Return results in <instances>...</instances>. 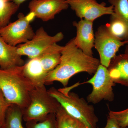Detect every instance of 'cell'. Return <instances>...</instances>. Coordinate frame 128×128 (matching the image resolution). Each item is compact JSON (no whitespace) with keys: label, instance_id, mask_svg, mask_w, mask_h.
I'll return each instance as SVG.
<instances>
[{"label":"cell","instance_id":"1","mask_svg":"<svg viewBox=\"0 0 128 128\" xmlns=\"http://www.w3.org/2000/svg\"><path fill=\"white\" fill-rule=\"evenodd\" d=\"M100 64V60L86 54L77 48L73 38L64 46L60 64L48 74L44 85L58 81L66 86L73 76L80 72L91 75L96 73Z\"/></svg>","mask_w":128,"mask_h":128},{"label":"cell","instance_id":"2","mask_svg":"<svg viewBox=\"0 0 128 128\" xmlns=\"http://www.w3.org/2000/svg\"><path fill=\"white\" fill-rule=\"evenodd\" d=\"M23 66L8 70L0 69V89L8 102L22 110L30 102V94L35 87L23 73Z\"/></svg>","mask_w":128,"mask_h":128},{"label":"cell","instance_id":"3","mask_svg":"<svg viewBox=\"0 0 128 128\" xmlns=\"http://www.w3.org/2000/svg\"><path fill=\"white\" fill-rule=\"evenodd\" d=\"M48 91L70 115L82 121L87 128H97L98 119L94 108L84 98L66 88L57 89L52 87Z\"/></svg>","mask_w":128,"mask_h":128},{"label":"cell","instance_id":"4","mask_svg":"<svg viewBox=\"0 0 128 128\" xmlns=\"http://www.w3.org/2000/svg\"><path fill=\"white\" fill-rule=\"evenodd\" d=\"M61 105L51 96L45 85L36 86L30 94V102L22 110L23 120L25 122H38L44 119L48 114L55 113Z\"/></svg>","mask_w":128,"mask_h":128},{"label":"cell","instance_id":"5","mask_svg":"<svg viewBox=\"0 0 128 128\" xmlns=\"http://www.w3.org/2000/svg\"><path fill=\"white\" fill-rule=\"evenodd\" d=\"M35 18L34 14L30 12L26 16L19 13L16 20L0 28V36L11 46H16L25 43L31 40L35 34L30 25Z\"/></svg>","mask_w":128,"mask_h":128},{"label":"cell","instance_id":"6","mask_svg":"<svg viewBox=\"0 0 128 128\" xmlns=\"http://www.w3.org/2000/svg\"><path fill=\"white\" fill-rule=\"evenodd\" d=\"M84 83H89L92 86V91L86 98L89 103L96 104L103 100L110 102L114 100L113 87L116 84L105 66L100 64L92 78Z\"/></svg>","mask_w":128,"mask_h":128},{"label":"cell","instance_id":"7","mask_svg":"<svg viewBox=\"0 0 128 128\" xmlns=\"http://www.w3.org/2000/svg\"><path fill=\"white\" fill-rule=\"evenodd\" d=\"M128 42L117 38L109 31L106 25L99 26L95 34L94 48L99 54L101 64L108 68L119 49Z\"/></svg>","mask_w":128,"mask_h":128},{"label":"cell","instance_id":"8","mask_svg":"<svg viewBox=\"0 0 128 128\" xmlns=\"http://www.w3.org/2000/svg\"><path fill=\"white\" fill-rule=\"evenodd\" d=\"M64 38V34L62 32H59L54 36H50L41 27L36 30L31 40L16 46L18 51L22 56H26L30 59L34 58L47 48L57 44Z\"/></svg>","mask_w":128,"mask_h":128},{"label":"cell","instance_id":"9","mask_svg":"<svg viewBox=\"0 0 128 128\" xmlns=\"http://www.w3.org/2000/svg\"><path fill=\"white\" fill-rule=\"evenodd\" d=\"M76 15L80 19L94 21L105 15L114 14L113 6H106L104 2L98 3L96 0H66Z\"/></svg>","mask_w":128,"mask_h":128},{"label":"cell","instance_id":"10","mask_svg":"<svg viewBox=\"0 0 128 128\" xmlns=\"http://www.w3.org/2000/svg\"><path fill=\"white\" fill-rule=\"evenodd\" d=\"M69 6L66 0H32L28 8L35 17L47 22L52 20L56 15L66 10Z\"/></svg>","mask_w":128,"mask_h":128},{"label":"cell","instance_id":"11","mask_svg":"<svg viewBox=\"0 0 128 128\" xmlns=\"http://www.w3.org/2000/svg\"><path fill=\"white\" fill-rule=\"evenodd\" d=\"M73 24L76 29V36L74 38L76 46L86 54L92 57L95 42L93 22L82 19L78 22H73Z\"/></svg>","mask_w":128,"mask_h":128},{"label":"cell","instance_id":"12","mask_svg":"<svg viewBox=\"0 0 128 128\" xmlns=\"http://www.w3.org/2000/svg\"><path fill=\"white\" fill-rule=\"evenodd\" d=\"M108 69L115 84L128 88V54L116 55L111 60Z\"/></svg>","mask_w":128,"mask_h":128},{"label":"cell","instance_id":"13","mask_svg":"<svg viewBox=\"0 0 128 128\" xmlns=\"http://www.w3.org/2000/svg\"><path fill=\"white\" fill-rule=\"evenodd\" d=\"M16 46L10 45L0 36V69L6 70L25 64Z\"/></svg>","mask_w":128,"mask_h":128},{"label":"cell","instance_id":"14","mask_svg":"<svg viewBox=\"0 0 128 128\" xmlns=\"http://www.w3.org/2000/svg\"><path fill=\"white\" fill-rule=\"evenodd\" d=\"M23 73L35 87L45 85V80L48 74L37 57L24 65Z\"/></svg>","mask_w":128,"mask_h":128},{"label":"cell","instance_id":"15","mask_svg":"<svg viewBox=\"0 0 128 128\" xmlns=\"http://www.w3.org/2000/svg\"><path fill=\"white\" fill-rule=\"evenodd\" d=\"M106 25L114 35L121 41H128V24L114 14L111 15L109 23Z\"/></svg>","mask_w":128,"mask_h":128},{"label":"cell","instance_id":"16","mask_svg":"<svg viewBox=\"0 0 128 128\" xmlns=\"http://www.w3.org/2000/svg\"><path fill=\"white\" fill-rule=\"evenodd\" d=\"M55 114L57 128H87L82 121L70 115L61 106Z\"/></svg>","mask_w":128,"mask_h":128},{"label":"cell","instance_id":"17","mask_svg":"<svg viewBox=\"0 0 128 128\" xmlns=\"http://www.w3.org/2000/svg\"><path fill=\"white\" fill-rule=\"evenodd\" d=\"M22 109L18 105L12 104L7 110L4 128H26L22 125Z\"/></svg>","mask_w":128,"mask_h":128},{"label":"cell","instance_id":"18","mask_svg":"<svg viewBox=\"0 0 128 128\" xmlns=\"http://www.w3.org/2000/svg\"><path fill=\"white\" fill-rule=\"evenodd\" d=\"M113 6L114 14L128 24V0H108Z\"/></svg>","mask_w":128,"mask_h":128},{"label":"cell","instance_id":"19","mask_svg":"<svg viewBox=\"0 0 128 128\" xmlns=\"http://www.w3.org/2000/svg\"><path fill=\"white\" fill-rule=\"evenodd\" d=\"M26 128H57L55 113L50 114L41 121L26 122Z\"/></svg>","mask_w":128,"mask_h":128},{"label":"cell","instance_id":"20","mask_svg":"<svg viewBox=\"0 0 128 128\" xmlns=\"http://www.w3.org/2000/svg\"><path fill=\"white\" fill-rule=\"evenodd\" d=\"M19 6L12 1L6 7L0 8V28L4 27L9 23L12 16L17 11Z\"/></svg>","mask_w":128,"mask_h":128},{"label":"cell","instance_id":"21","mask_svg":"<svg viewBox=\"0 0 128 128\" xmlns=\"http://www.w3.org/2000/svg\"><path fill=\"white\" fill-rule=\"evenodd\" d=\"M108 115L114 118L121 128L128 127V108L118 112L110 110Z\"/></svg>","mask_w":128,"mask_h":128},{"label":"cell","instance_id":"22","mask_svg":"<svg viewBox=\"0 0 128 128\" xmlns=\"http://www.w3.org/2000/svg\"><path fill=\"white\" fill-rule=\"evenodd\" d=\"M11 105L5 98L0 89V128H4L6 112Z\"/></svg>","mask_w":128,"mask_h":128},{"label":"cell","instance_id":"23","mask_svg":"<svg viewBox=\"0 0 128 128\" xmlns=\"http://www.w3.org/2000/svg\"><path fill=\"white\" fill-rule=\"evenodd\" d=\"M97 128H99L98 127ZM104 128H121L116 120L110 116L109 115L108 116L107 120L106 126Z\"/></svg>","mask_w":128,"mask_h":128},{"label":"cell","instance_id":"24","mask_svg":"<svg viewBox=\"0 0 128 128\" xmlns=\"http://www.w3.org/2000/svg\"><path fill=\"white\" fill-rule=\"evenodd\" d=\"M27 0H12V1L13 2L16 4L18 6H20V5L23 3L25 1Z\"/></svg>","mask_w":128,"mask_h":128},{"label":"cell","instance_id":"25","mask_svg":"<svg viewBox=\"0 0 128 128\" xmlns=\"http://www.w3.org/2000/svg\"><path fill=\"white\" fill-rule=\"evenodd\" d=\"M125 45H126V46H125V49L124 50V53L128 54V42Z\"/></svg>","mask_w":128,"mask_h":128},{"label":"cell","instance_id":"26","mask_svg":"<svg viewBox=\"0 0 128 128\" xmlns=\"http://www.w3.org/2000/svg\"><path fill=\"white\" fill-rule=\"evenodd\" d=\"M128 128V127H127V128Z\"/></svg>","mask_w":128,"mask_h":128},{"label":"cell","instance_id":"27","mask_svg":"<svg viewBox=\"0 0 128 128\" xmlns=\"http://www.w3.org/2000/svg\"></svg>","mask_w":128,"mask_h":128}]
</instances>
